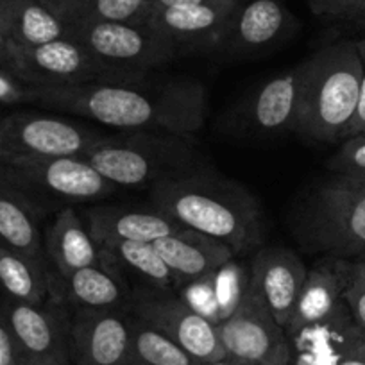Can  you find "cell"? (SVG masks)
Masks as SVG:
<instances>
[{"instance_id": "7", "label": "cell", "mask_w": 365, "mask_h": 365, "mask_svg": "<svg viewBox=\"0 0 365 365\" xmlns=\"http://www.w3.org/2000/svg\"><path fill=\"white\" fill-rule=\"evenodd\" d=\"M104 133L54 111H15L0 117V165L47 156H83Z\"/></svg>"}, {"instance_id": "20", "label": "cell", "mask_w": 365, "mask_h": 365, "mask_svg": "<svg viewBox=\"0 0 365 365\" xmlns=\"http://www.w3.org/2000/svg\"><path fill=\"white\" fill-rule=\"evenodd\" d=\"M361 335L344 304L331 317L290 333L289 365H340Z\"/></svg>"}, {"instance_id": "19", "label": "cell", "mask_w": 365, "mask_h": 365, "mask_svg": "<svg viewBox=\"0 0 365 365\" xmlns=\"http://www.w3.org/2000/svg\"><path fill=\"white\" fill-rule=\"evenodd\" d=\"M58 299L83 310H128L133 297L125 274L104 256L103 263L84 267L66 278H52Z\"/></svg>"}, {"instance_id": "33", "label": "cell", "mask_w": 365, "mask_h": 365, "mask_svg": "<svg viewBox=\"0 0 365 365\" xmlns=\"http://www.w3.org/2000/svg\"><path fill=\"white\" fill-rule=\"evenodd\" d=\"M182 301L190 308H194L199 315L208 319L213 324H219V310H217V299L215 292H213L212 276L199 282H192L188 285L181 287Z\"/></svg>"}, {"instance_id": "43", "label": "cell", "mask_w": 365, "mask_h": 365, "mask_svg": "<svg viewBox=\"0 0 365 365\" xmlns=\"http://www.w3.org/2000/svg\"><path fill=\"white\" fill-rule=\"evenodd\" d=\"M353 24H356V26L358 27H361V29H365V11L364 13H361V15L360 16H358V19L356 20H354V22Z\"/></svg>"}, {"instance_id": "35", "label": "cell", "mask_w": 365, "mask_h": 365, "mask_svg": "<svg viewBox=\"0 0 365 365\" xmlns=\"http://www.w3.org/2000/svg\"><path fill=\"white\" fill-rule=\"evenodd\" d=\"M312 13L326 19L354 22L365 11V0H308Z\"/></svg>"}, {"instance_id": "42", "label": "cell", "mask_w": 365, "mask_h": 365, "mask_svg": "<svg viewBox=\"0 0 365 365\" xmlns=\"http://www.w3.org/2000/svg\"><path fill=\"white\" fill-rule=\"evenodd\" d=\"M199 365H249V364H245V361H240V360H237V358H231V356H227V354H224L222 358H217V360H212V361H205V364H199Z\"/></svg>"}, {"instance_id": "3", "label": "cell", "mask_w": 365, "mask_h": 365, "mask_svg": "<svg viewBox=\"0 0 365 365\" xmlns=\"http://www.w3.org/2000/svg\"><path fill=\"white\" fill-rule=\"evenodd\" d=\"M296 133L315 143L342 142L360 101L361 65L356 40L324 45L301 63Z\"/></svg>"}, {"instance_id": "28", "label": "cell", "mask_w": 365, "mask_h": 365, "mask_svg": "<svg viewBox=\"0 0 365 365\" xmlns=\"http://www.w3.org/2000/svg\"><path fill=\"white\" fill-rule=\"evenodd\" d=\"M103 252L122 272H131L143 282V287L172 290L175 287L174 276L154 244L147 242H120L103 245Z\"/></svg>"}, {"instance_id": "40", "label": "cell", "mask_w": 365, "mask_h": 365, "mask_svg": "<svg viewBox=\"0 0 365 365\" xmlns=\"http://www.w3.org/2000/svg\"><path fill=\"white\" fill-rule=\"evenodd\" d=\"M19 365H72L70 358L51 356V358H33V360H20Z\"/></svg>"}, {"instance_id": "10", "label": "cell", "mask_w": 365, "mask_h": 365, "mask_svg": "<svg viewBox=\"0 0 365 365\" xmlns=\"http://www.w3.org/2000/svg\"><path fill=\"white\" fill-rule=\"evenodd\" d=\"M11 72L36 90L72 88L115 77L68 34L33 47L11 43Z\"/></svg>"}, {"instance_id": "15", "label": "cell", "mask_w": 365, "mask_h": 365, "mask_svg": "<svg viewBox=\"0 0 365 365\" xmlns=\"http://www.w3.org/2000/svg\"><path fill=\"white\" fill-rule=\"evenodd\" d=\"M0 314L11 331L20 360L51 356L70 358V315L59 304L9 301Z\"/></svg>"}, {"instance_id": "13", "label": "cell", "mask_w": 365, "mask_h": 365, "mask_svg": "<svg viewBox=\"0 0 365 365\" xmlns=\"http://www.w3.org/2000/svg\"><path fill=\"white\" fill-rule=\"evenodd\" d=\"M237 6L205 4L149 9L142 22L170 41L179 58L222 51L231 16Z\"/></svg>"}, {"instance_id": "27", "label": "cell", "mask_w": 365, "mask_h": 365, "mask_svg": "<svg viewBox=\"0 0 365 365\" xmlns=\"http://www.w3.org/2000/svg\"><path fill=\"white\" fill-rule=\"evenodd\" d=\"M63 26L103 22H142L149 0H41Z\"/></svg>"}, {"instance_id": "21", "label": "cell", "mask_w": 365, "mask_h": 365, "mask_svg": "<svg viewBox=\"0 0 365 365\" xmlns=\"http://www.w3.org/2000/svg\"><path fill=\"white\" fill-rule=\"evenodd\" d=\"M301 83H303L301 63L289 72L265 81L255 91L245 110L251 129L263 135L296 133Z\"/></svg>"}, {"instance_id": "5", "label": "cell", "mask_w": 365, "mask_h": 365, "mask_svg": "<svg viewBox=\"0 0 365 365\" xmlns=\"http://www.w3.org/2000/svg\"><path fill=\"white\" fill-rule=\"evenodd\" d=\"M118 188H147L205 167L194 138L160 131L104 136L83 154Z\"/></svg>"}, {"instance_id": "39", "label": "cell", "mask_w": 365, "mask_h": 365, "mask_svg": "<svg viewBox=\"0 0 365 365\" xmlns=\"http://www.w3.org/2000/svg\"><path fill=\"white\" fill-rule=\"evenodd\" d=\"M340 365H365V333L358 339V342L351 347L347 356Z\"/></svg>"}, {"instance_id": "1", "label": "cell", "mask_w": 365, "mask_h": 365, "mask_svg": "<svg viewBox=\"0 0 365 365\" xmlns=\"http://www.w3.org/2000/svg\"><path fill=\"white\" fill-rule=\"evenodd\" d=\"M36 106L120 131L194 138L208 115L205 86L188 76L124 73L72 88L36 90Z\"/></svg>"}, {"instance_id": "45", "label": "cell", "mask_w": 365, "mask_h": 365, "mask_svg": "<svg viewBox=\"0 0 365 365\" xmlns=\"http://www.w3.org/2000/svg\"><path fill=\"white\" fill-rule=\"evenodd\" d=\"M0 117H2V108H0Z\"/></svg>"}, {"instance_id": "30", "label": "cell", "mask_w": 365, "mask_h": 365, "mask_svg": "<svg viewBox=\"0 0 365 365\" xmlns=\"http://www.w3.org/2000/svg\"><path fill=\"white\" fill-rule=\"evenodd\" d=\"M212 285L213 292H215L219 321L222 322L237 310L238 304L244 299L245 292H247L249 269H245L244 265H238L237 258L230 259V262L224 263V265L213 274Z\"/></svg>"}, {"instance_id": "14", "label": "cell", "mask_w": 365, "mask_h": 365, "mask_svg": "<svg viewBox=\"0 0 365 365\" xmlns=\"http://www.w3.org/2000/svg\"><path fill=\"white\" fill-rule=\"evenodd\" d=\"M308 267L289 247H259L249 267V285L265 303L274 319L285 328L292 315Z\"/></svg>"}, {"instance_id": "2", "label": "cell", "mask_w": 365, "mask_h": 365, "mask_svg": "<svg viewBox=\"0 0 365 365\" xmlns=\"http://www.w3.org/2000/svg\"><path fill=\"white\" fill-rule=\"evenodd\" d=\"M149 205L190 227L230 245L237 256L258 251L265 238V217L258 199L238 181L208 167L158 182Z\"/></svg>"}, {"instance_id": "25", "label": "cell", "mask_w": 365, "mask_h": 365, "mask_svg": "<svg viewBox=\"0 0 365 365\" xmlns=\"http://www.w3.org/2000/svg\"><path fill=\"white\" fill-rule=\"evenodd\" d=\"M0 34L13 45L33 47L63 38L66 27L41 0H0Z\"/></svg>"}, {"instance_id": "37", "label": "cell", "mask_w": 365, "mask_h": 365, "mask_svg": "<svg viewBox=\"0 0 365 365\" xmlns=\"http://www.w3.org/2000/svg\"><path fill=\"white\" fill-rule=\"evenodd\" d=\"M20 356L11 331L0 314V365H19Z\"/></svg>"}, {"instance_id": "17", "label": "cell", "mask_w": 365, "mask_h": 365, "mask_svg": "<svg viewBox=\"0 0 365 365\" xmlns=\"http://www.w3.org/2000/svg\"><path fill=\"white\" fill-rule=\"evenodd\" d=\"M83 219L101 247L120 242L154 244L179 227L153 205L140 208L122 205L90 206L84 210Z\"/></svg>"}, {"instance_id": "32", "label": "cell", "mask_w": 365, "mask_h": 365, "mask_svg": "<svg viewBox=\"0 0 365 365\" xmlns=\"http://www.w3.org/2000/svg\"><path fill=\"white\" fill-rule=\"evenodd\" d=\"M328 170L335 174H365V133L340 142L339 150L328 160Z\"/></svg>"}, {"instance_id": "41", "label": "cell", "mask_w": 365, "mask_h": 365, "mask_svg": "<svg viewBox=\"0 0 365 365\" xmlns=\"http://www.w3.org/2000/svg\"><path fill=\"white\" fill-rule=\"evenodd\" d=\"M0 66L11 70V43L0 34Z\"/></svg>"}, {"instance_id": "9", "label": "cell", "mask_w": 365, "mask_h": 365, "mask_svg": "<svg viewBox=\"0 0 365 365\" xmlns=\"http://www.w3.org/2000/svg\"><path fill=\"white\" fill-rule=\"evenodd\" d=\"M129 314L167 336L199 364L217 360L226 354L217 324L199 315L172 290L153 287L135 289L129 303Z\"/></svg>"}, {"instance_id": "38", "label": "cell", "mask_w": 365, "mask_h": 365, "mask_svg": "<svg viewBox=\"0 0 365 365\" xmlns=\"http://www.w3.org/2000/svg\"><path fill=\"white\" fill-rule=\"evenodd\" d=\"M240 0H149V9L178 8V6H237ZM147 9V11H149Z\"/></svg>"}, {"instance_id": "11", "label": "cell", "mask_w": 365, "mask_h": 365, "mask_svg": "<svg viewBox=\"0 0 365 365\" xmlns=\"http://www.w3.org/2000/svg\"><path fill=\"white\" fill-rule=\"evenodd\" d=\"M217 329L227 356L249 365H289V335L251 285L237 310Z\"/></svg>"}, {"instance_id": "29", "label": "cell", "mask_w": 365, "mask_h": 365, "mask_svg": "<svg viewBox=\"0 0 365 365\" xmlns=\"http://www.w3.org/2000/svg\"><path fill=\"white\" fill-rule=\"evenodd\" d=\"M124 365H199V361L167 336L133 317L131 347Z\"/></svg>"}, {"instance_id": "12", "label": "cell", "mask_w": 365, "mask_h": 365, "mask_svg": "<svg viewBox=\"0 0 365 365\" xmlns=\"http://www.w3.org/2000/svg\"><path fill=\"white\" fill-rule=\"evenodd\" d=\"M133 335L128 310H83L70 315L68 353L72 365H124Z\"/></svg>"}, {"instance_id": "34", "label": "cell", "mask_w": 365, "mask_h": 365, "mask_svg": "<svg viewBox=\"0 0 365 365\" xmlns=\"http://www.w3.org/2000/svg\"><path fill=\"white\" fill-rule=\"evenodd\" d=\"M38 91L15 76L9 68L0 66V108L16 104H36Z\"/></svg>"}, {"instance_id": "44", "label": "cell", "mask_w": 365, "mask_h": 365, "mask_svg": "<svg viewBox=\"0 0 365 365\" xmlns=\"http://www.w3.org/2000/svg\"><path fill=\"white\" fill-rule=\"evenodd\" d=\"M356 259H365V252H364V255L360 256V258H356Z\"/></svg>"}, {"instance_id": "23", "label": "cell", "mask_w": 365, "mask_h": 365, "mask_svg": "<svg viewBox=\"0 0 365 365\" xmlns=\"http://www.w3.org/2000/svg\"><path fill=\"white\" fill-rule=\"evenodd\" d=\"M342 290L344 279L340 258L324 256V259H321L317 265L308 269L296 307L285 326L287 335L336 314L346 304Z\"/></svg>"}, {"instance_id": "26", "label": "cell", "mask_w": 365, "mask_h": 365, "mask_svg": "<svg viewBox=\"0 0 365 365\" xmlns=\"http://www.w3.org/2000/svg\"><path fill=\"white\" fill-rule=\"evenodd\" d=\"M0 289L15 303L43 304L52 292L48 265L0 245Z\"/></svg>"}, {"instance_id": "18", "label": "cell", "mask_w": 365, "mask_h": 365, "mask_svg": "<svg viewBox=\"0 0 365 365\" xmlns=\"http://www.w3.org/2000/svg\"><path fill=\"white\" fill-rule=\"evenodd\" d=\"M154 247L170 269L175 287L210 278L224 263L237 258L224 242L181 226L154 242Z\"/></svg>"}, {"instance_id": "36", "label": "cell", "mask_w": 365, "mask_h": 365, "mask_svg": "<svg viewBox=\"0 0 365 365\" xmlns=\"http://www.w3.org/2000/svg\"><path fill=\"white\" fill-rule=\"evenodd\" d=\"M358 52H360L361 65H364V76H361V88H360V101H358L356 113H354L353 122H351L349 129H347L346 138L354 135H360V133H365V36L356 40ZM344 138V140H346Z\"/></svg>"}, {"instance_id": "31", "label": "cell", "mask_w": 365, "mask_h": 365, "mask_svg": "<svg viewBox=\"0 0 365 365\" xmlns=\"http://www.w3.org/2000/svg\"><path fill=\"white\" fill-rule=\"evenodd\" d=\"M344 303L349 308L358 328L365 333V259H340Z\"/></svg>"}, {"instance_id": "8", "label": "cell", "mask_w": 365, "mask_h": 365, "mask_svg": "<svg viewBox=\"0 0 365 365\" xmlns=\"http://www.w3.org/2000/svg\"><path fill=\"white\" fill-rule=\"evenodd\" d=\"M66 34L111 76L156 72L179 58L170 41L145 22L88 24L68 27Z\"/></svg>"}, {"instance_id": "6", "label": "cell", "mask_w": 365, "mask_h": 365, "mask_svg": "<svg viewBox=\"0 0 365 365\" xmlns=\"http://www.w3.org/2000/svg\"><path fill=\"white\" fill-rule=\"evenodd\" d=\"M0 178L29 195L41 208L43 202L84 205L104 201L118 190L84 156L33 158L0 165Z\"/></svg>"}, {"instance_id": "4", "label": "cell", "mask_w": 365, "mask_h": 365, "mask_svg": "<svg viewBox=\"0 0 365 365\" xmlns=\"http://www.w3.org/2000/svg\"><path fill=\"white\" fill-rule=\"evenodd\" d=\"M292 233L310 255L356 259L365 252V174L312 185L292 210Z\"/></svg>"}, {"instance_id": "22", "label": "cell", "mask_w": 365, "mask_h": 365, "mask_svg": "<svg viewBox=\"0 0 365 365\" xmlns=\"http://www.w3.org/2000/svg\"><path fill=\"white\" fill-rule=\"evenodd\" d=\"M45 258L56 270V278H66L76 270L104 262V252L91 237L83 215L72 206L58 212L45 235Z\"/></svg>"}, {"instance_id": "24", "label": "cell", "mask_w": 365, "mask_h": 365, "mask_svg": "<svg viewBox=\"0 0 365 365\" xmlns=\"http://www.w3.org/2000/svg\"><path fill=\"white\" fill-rule=\"evenodd\" d=\"M38 202L0 178V245L47 263Z\"/></svg>"}, {"instance_id": "16", "label": "cell", "mask_w": 365, "mask_h": 365, "mask_svg": "<svg viewBox=\"0 0 365 365\" xmlns=\"http://www.w3.org/2000/svg\"><path fill=\"white\" fill-rule=\"evenodd\" d=\"M296 26L285 0H240L231 16L222 51L256 56L282 41Z\"/></svg>"}]
</instances>
